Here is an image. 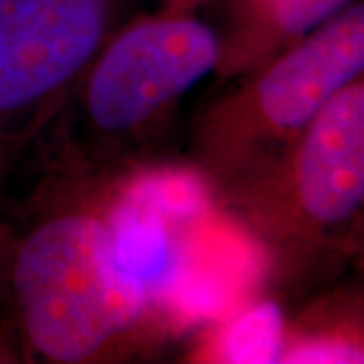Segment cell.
Wrapping results in <instances>:
<instances>
[{
  "label": "cell",
  "mask_w": 364,
  "mask_h": 364,
  "mask_svg": "<svg viewBox=\"0 0 364 364\" xmlns=\"http://www.w3.org/2000/svg\"><path fill=\"white\" fill-rule=\"evenodd\" d=\"M356 0H205L221 57L217 83L265 65Z\"/></svg>",
  "instance_id": "obj_6"
},
{
  "label": "cell",
  "mask_w": 364,
  "mask_h": 364,
  "mask_svg": "<svg viewBox=\"0 0 364 364\" xmlns=\"http://www.w3.org/2000/svg\"><path fill=\"white\" fill-rule=\"evenodd\" d=\"M14 168H2L0 170V213L6 205V191H9V182L13 176Z\"/></svg>",
  "instance_id": "obj_8"
},
{
  "label": "cell",
  "mask_w": 364,
  "mask_h": 364,
  "mask_svg": "<svg viewBox=\"0 0 364 364\" xmlns=\"http://www.w3.org/2000/svg\"><path fill=\"white\" fill-rule=\"evenodd\" d=\"M0 363H14L13 354L9 350V346H6V342L2 338V334H0Z\"/></svg>",
  "instance_id": "obj_9"
},
{
  "label": "cell",
  "mask_w": 364,
  "mask_h": 364,
  "mask_svg": "<svg viewBox=\"0 0 364 364\" xmlns=\"http://www.w3.org/2000/svg\"><path fill=\"white\" fill-rule=\"evenodd\" d=\"M213 200L259 247L269 296L308 301L334 286L363 247L364 77L279 162Z\"/></svg>",
  "instance_id": "obj_3"
},
{
  "label": "cell",
  "mask_w": 364,
  "mask_h": 364,
  "mask_svg": "<svg viewBox=\"0 0 364 364\" xmlns=\"http://www.w3.org/2000/svg\"><path fill=\"white\" fill-rule=\"evenodd\" d=\"M136 0H0V136L31 148Z\"/></svg>",
  "instance_id": "obj_5"
},
{
  "label": "cell",
  "mask_w": 364,
  "mask_h": 364,
  "mask_svg": "<svg viewBox=\"0 0 364 364\" xmlns=\"http://www.w3.org/2000/svg\"><path fill=\"white\" fill-rule=\"evenodd\" d=\"M364 77V4L356 0L265 65L217 83L188 128L186 164L219 196L299 142L328 102Z\"/></svg>",
  "instance_id": "obj_4"
},
{
  "label": "cell",
  "mask_w": 364,
  "mask_h": 364,
  "mask_svg": "<svg viewBox=\"0 0 364 364\" xmlns=\"http://www.w3.org/2000/svg\"><path fill=\"white\" fill-rule=\"evenodd\" d=\"M26 152H28L26 146L0 136V170L16 168V164L21 162V156L26 154Z\"/></svg>",
  "instance_id": "obj_7"
},
{
  "label": "cell",
  "mask_w": 364,
  "mask_h": 364,
  "mask_svg": "<svg viewBox=\"0 0 364 364\" xmlns=\"http://www.w3.org/2000/svg\"><path fill=\"white\" fill-rule=\"evenodd\" d=\"M124 184L45 162L21 213L0 223V334L14 363L162 354L168 320L117 245Z\"/></svg>",
  "instance_id": "obj_1"
},
{
  "label": "cell",
  "mask_w": 364,
  "mask_h": 364,
  "mask_svg": "<svg viewBox=\"0 0 364 364\" xmlns=\"http://www.w3.org/2000/svg\"><path fill=\"white\" fill-rule=\"evenodd\" d=\"M219 57L200 9L162 0L112 37L33 146H43V162L132 182L162 164L164 134Z\"/></svg>",
  "instance_id": "obj_2"
}]
</instances>
